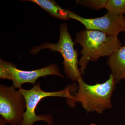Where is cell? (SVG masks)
Instances as JSON below:
<instances>
[{
  "mask_svg": "<svg viewBox=\"0 0 125 125\" xmlns=\"http://www.w3.org/2000/svg\"><path fill=\"white\" fill-rule=\"evenodd\" d=\"M77 81L79 89L74 96V103H80L88 112L101 114L106 109L112 108V97L116 84L112 75L111 74L108 79L104 83L94 85L86 83L82 76Z\"/></svg>",
  "mask_w": 125,
  "mask_h": 125,
  "instance_id": "2",
  "label": "cell"
},
{
  "mask_svg": "<svg viewBox=\"0 0 125 125\" xmlns=\"http://www.w3.org/2000/svg\"><path fill=\"white\" fill-rule=\"evenodd\" d=\"M13 86L0 87V114L11 125H20L26 109L25 100L19 90Z\"/></svg>",
  "mask_w": 125,
  "mask_h": 125,
  "instance_id": "6",
  "label": "cell"
},
{
  "mask_svg": "<svg viewBox=\"0 0 125 125\" xmlns=\"http://www.w3.org/2000/svg\"></svg>",
  "mask_w": 125,
  "mask_h": 125,
  "instance_id": "12",
  "label": "cell"
},
{
  "mask_svg": "<svg viewBox=\"0 0 125 125\" xmlns=\"http://www.w3.org/2000/svg\"><path fill=\"white\" fill-rule=\"evenodd\" d=\"M67 11L70 19L80 22L86 30L100 31L115 38H118L121 32H125V17L123 15L107 12L99 18H87L69 10Z\"/></svg>",
  "mask_w": 125,
  "mask_h": 125,
  "instance_id": "7",
  "label": "cell"
},
{
  "mask_svg": "<svg viewBox=\"0 0 125 125\" xmlns=\"http://www.w3.org/2000/svg\"><path fill=\"white\" fill-rule=\"evenodd\" d=\"M107 0H77L76 4L96 10L104 8Z\"/></svg>",
  "mask_w": 125,
  "mask_h": 125,
  "instance_id": "11",
  "label": "cell"
},
{
  "mask_svg": "<svg viewBox=\"0 0 125 125\" xmlns=\"http://www.w3.org/2000/svg\"><path fill=\"white\" fill-rule=\"evenodd\" d=\"M36 3L54 17L64 20L70 18L67 10L62 9L54 1L51 0H28Z\"/></svg>",
  "mask_w": 125,
  "mask_h": 125,
  "instance_id": "9",
  "label": "cell"
},
{
  "mask_svg": "<svg viewBox=\"0 0 125 125\" xmlns=\"http://www.w3.org/2000/svg\"><path fill=\"white\" fill-rule=\"evenodd\" d=\"M48 75H57L63 78L58 66L52 64L46 67L32 71H23L18 69L15 65L0 59V78L7 79L13 81V86L20 89L23 84L31 83L34 85L39 78Z\"/></svg>",
  "mask_w": 125,
  "mask_h": 125,
  "instance_id": "5",
  "label": "cell"
},
{
  "mask_svg": "<svg viewBox=\"0 0 125 125\" xmlns=\"http://www.w3.org/2000/svg\"><path fill=\"white\" fill-rule=\"evenodd\" d=\"M104 8L109 13L123 15L125 14V0H107Z\"/></svg>",
  "mask_w": 125,
  "mask_h": 125,
  "instance_id": "10",
  "label": "cell"
},
{
  "mask_svg": "<svg viewBox=\"0 0 125 125\" xmlns=\"http://www.w3.org/2000/svg\"><path fill=\"white\" fill-rule=\"evenodd\" d=\"M73 42L68 31L66 23L62 24L60 27V38L56 43H45L39 46L34 47L30 50L33 55L38 54L43 49H49L52 52H60L63 58L64 70L66 76L73 81H77L82 75L78 68V52L74 48Z\"/></svg>",
  "mask_w": 125,
  "mask_h": 125,
  "instance_id": "3",
  "label": "cell"
},
{
  "mask_svg": "<svg viewBox=\"0 0 125 125\" xmlns=\"http://www.w3.org/2000/svg\"><path fill=\"white\" fill-rule=\"evenodd\" d=\"M75 43L82 47V55L79 65L81 75L84 74L88 63L97 61L99 58L110 56L122 46L118 38H115L96 30H81L76 34Z\"/></svg>",
  "mask_w": 125,
  "mask_h": 125,
  "instance_id": "1",
  "label": "cell"
},
{
  "mask_svg": "<svg viewBox=\"0 0 125 125\" xmlns=\"http://www.w3.org/2000/svg\"><path fill=\"white\" fill-rule=\"evenodd\" d=\"M116 83L125 79V45L114 52L107 62Z\"/></svg>",
  "mask_w": 125,
  "mask_h": 125,
  "instance_id": "8",
  "label": "cell"
},
{
  "mask_svg": "<svg viewBox=\"0 0 125 125\" xmlns=\"http://www.w3.org/2000/svg\"><path fill=\"white\" fill-rule=\"evenodd\" d=\"M25 99L26 104V111L24 114L23 118L20 125H33L34 123L38 121H43L48 125H53V120L51 115H38L36 114L35 110L38 104L42 99L48 97H58L65 98L69 99V104L71 106L75 105V97L71 93L73 92L74 89L71 87L58 92H45L43 91L38 83L34 85L32 89L25 90L23 88L19 90Z\"/></svg>",
  "mask_w": 125,
  "mask_h": 125,
  "instance_id": "4",
  "label": "cell"
}]
</instances>
